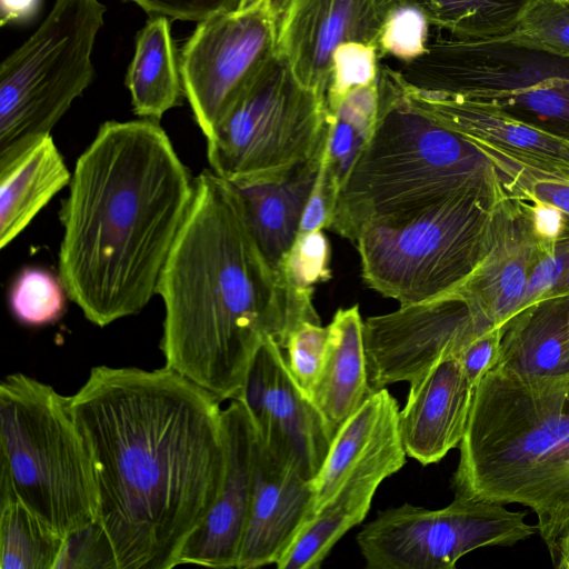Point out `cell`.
Masks as SVG:
<instances>
[{
  "mask_svg": "<svg viewBox=\"0 0 569 569\" xmlns=\"http://www.w3.org/2000/svg\"><path fill=\"white\" fill-rule=\"evenodd\" d=\"M311 498L310 481L257 440L251 502L237 569L276 565L306 521Z\"/></svg>",
  "mask_w": 569,
  "mask_h": 569,
  "instance_id": "19",
  "label": "cell"
},
{
  "mask_svg": "<svg viewBox=\"0 0 569 569\" xmlns=\"http://www.w3.org/2000/svg\"><path fill=\"white\" fill-rule=\"evenodd\" d=\"M378 81L353 89L327 106L329 131L318 178L335 202L350 168L373 132L378 116Z\"/></svg>",
  "mask_w": 569,
  "mask_h": 569,
  "instance_id": "27",
  "label": "cell"
},
{
  "mask_svg": "<svg viewBox=\"0 0 569 569\" xmlns=\"http://www.w3.org/2000/svg\"><path fill=\"white\" fill-rule=\"evenodd\" d=\"M503 326L496 365L526 375L569 373V296L537 301Z\"/></svg>",
  "mask_w": 569,
  "mask_h": 569,
  "instance_id": "24",
  "label": "cell"
},
{
  "mask_svg": "<svg viewBox=\"0 0 569 569\" xmlns=\"http://www.w3.org/2000/svg\"><path fill=\"white\" fill-rule=\"evenodd\" d=\"M326 97L276 52L207 138L210 170L231 184L280 178L327 141Z\"/></svg>",
  "mask_w": 569,
  "mask_h": 569,
  "instance_id": "8",
  "label": "cell"
},
{
  "mask_svg": "<svg viewBox=\"0 0 569 569\" xmlns=\"http://www.w3.org/2000/svg\"><path fill=\"white\" fill-rule=\"evenodd\" d=\"M380 52L377 47L361 42H347L333 51L327 106L339 101L353 89L372 84L379 79Z\"/></svg>",
  "mask_w": 569,
  "mask_h": 569,
  "instance_id": "34",
  "label": "cell"
},
{
  "mask_svg": "<svg viewBox=\"0 0 569 569\" xmlns=\"http://www.w3.org/2000/svg\"><path fill=\"white\" fill-rule=\"evenodd\" d=\"M373 132L343 183L328 230L355 243L371 227L393 224L461 194L497 202L496 168L470 140L410 101L399 70L380 66Z\"/></svg>",
  "mask_w": 569,
  "mask_h": 569,
  "instance_id": "5",
  "label": "cell"
},
{
  "mask_svg": "<svg viewBox=\"0 0 569 569\" xmlns=\"http://www.w3.org/2000/svg\"><path fill=\"white\" fill-rule=\"evenodd\" d=\"M148 13L186 21H202L214 14L238 9L240 0H124Z\"/></svg>",
  "mask_w": 569,
  "mask_h": 569,
  "instance_id": "40",
  "label": "cell"
},
{
  "mask_svg": "<svg viewBox=\"0 0 569 569\" xmlns=\"http://www.w3.org/2000/svg\"><path fill=\"white\" fill-rule=\"evenodd\" d=\"M549 553L555 567L569 569V522L562 528Z\"/></svg>",
  "mask_w": 569,
  "mask_h": 569,
  "instance_id": "44",
  "label": "cell"
},
{
  "mask_svg": "<svg viewBox=\"0 0 569 569\" xmlns=\"http://www.w3.org/2000/svg\"><path fill=\"white\" fill-rule=\"evenodd\" d=\"M69 171L51 133L0 151V247L9 246L64 187Z\"/></svg>",
  "mask_w": 569,
  "mask_h": 569,
  "instance_id": "21",
  "label": "cell"
},
{
  "mask_svg": "<svg viewBox=\"0 0 569 569\" xmlns=\"http://www.w3.org/2000/svg\"><path fill=\"white\" fill-rule=\"evenodd\" d=\"M64 541L18 499L0 496L1 569H57Z\"/></svg>",
  "mask_w": 569,
  "mask_h": 569,
  "instance_id": "28",
  "label": "cell"
},
{
  "mask_svg": "<svg viewBox=\"0 0 569 569\" xmlns=\"http://www.w3.org/2000/svg\"><path fill=\"white\" fill-rule=\"evenodd\" d=\"M66 568L117 569L110 545L96 522L66 538L57 569Z\"/></svg>",
  "mask_w": 569,
  "mask_h": 569,
  "instance_id": "39",
  "label": "cell"
},
{
  "mask_svg": "<svg viewBox=\"0 0 569 569\" xmlns=\"http://www.w3.org/2000/svg\"><path fill=\"white\" fill-rule=\"evenodd\" d=\"M538 532L526 513L455 496L445 508L403 503L380 511L357 535L369 569H452L483 547H508Z\"/></svg>",
  "mask_w": 569,
  "mask_h": 569,
  "instance_id": "10",
  "label": "cell"
},
{
  "mask_svg": "<svg viewBox=\"0 0 569 569\" xmlns=\"http://www.w3.org/2000/svg\"><path fill=\"white\" fill-rule=\"evenodd\" d=\"M542 253L525 202L506 194L493 206L481 260L453 291L488 325H505L516 315L530 274Z\"/></svg>",
  "mask_w": 569,
  "mask_h": 569,
  "instance_id": "15",
  "label": "cell"
},
{
  "mask_svg": "<svg viewBox=\"0 0 569 569\" xmlns=\"http://www.w3.org/2000/svg\"><path fill=\"white\" fill-rule=\"evenodd\" d=\"M490 328L457 291L367 318L363 343L371 391L410 383L438 362L459 358Z\"/></svg>",
  "mask_w": 569,
  "mask_h": 569,
  "instance_id": "12",
  "label": "cell"
},
{
  "mask_svg": "<svg viewBox=\"0 0 569 569\" xmlns=\"http://www.w3.org/2000/svg\"><path fill=\"white\" fill-rule=\"evenodd\" d=\"M408 0H292L278 28L277 53L306 88L327 96L336 48H378L382 28Z\"/></svg>",
  "mask_w": 569,
  "mask_h": 569,
  "instance_id": "14",
  "label": "cell"
},
{
  "mask_svg": "<svg viewBox=\"0 0 569 569\" xmlns=\"http://www.w3.org/2000/svg\"><path fill=\"white\" fill-rule=\"evenodd\" d=\"M220 402L166 366H97L69 397L91 457L96 523L117 569L178 566L223 485Z\"/></svg>",
  "mask_w": 569,
  "mask_h": 569,
  "instance_id": "1",
  "label": "cell"
},
{
  "mask_svg": "<svg viewBox=\"0 0 569 569\" xmlns=\"http://www.w3.org/2000/svg\"><path fill=\"white\" fill-rule=\"evenodd\" d=\"M0 496L67 538L97 520L91 457L69 397L24 373L0 385Z\"/></svg>",
  "mask_w": 569,
  "mask_h": 569,
  "instance_id": "6",
  "label": "cell"
},
{
  "mask_svg": "<svg viewBox=\"0 0 569 569\" xmlns=\"http://www.w3.org/2000/svg\"><path fill=\"white\" fill-rule=\"evenodd\" d=\"M292 0H268L270 10L277 20L278 28Z\"/></svg>",
  "mask_w": 569,
  "mask_h": 569,
  "instance_id": "45",
  "label": "cell"
},
{
  "mask_svg": "<svg viewBox=\"0 0 569 569\" xmlns=\"http://www.w3.org/2000/svg\"><path fill=\"white\" fill-rule=\"evenodd\" d=\"M503 330V325L488 329L477 337L458 358L473 387L496 366Z\"/></svg>",
  "mask_w": 569,
  "mask_h": 569,
  "instance_id": "41",
  "label": "cell"
},
{
  "mask_svg": "<svg viewBox=\"0 0 569 569\" xmlns=\"http://www.w3.org/2000/svg\"><path fill=\"white\" fill-rule=\"evenodd\" d=\"M562 296H569V224L561 238L542 242L541 257L530 274L519 311L537 301Z\"/></svg>",
  "mask_w": 569,
  "mask_h": 569,
  "instance_id": "38",
  "label": "cell"
},
{
  "mask_svg": "<svg viewBox=\"0 0 569 569\" xmlns=\"http://www.w3.org/2000/svg\"><path fill=\"white\" fill-rule=\"evenodd\" d=\"M328 342V326L313 321L300 322L288 337L284 348L288 368L309 397L325 365Z\"/></svg>",
  "mask_w": 569,
  "mask_h": 569,
  "instance_id": "36",
  "label": "cell"
},
{
  "mask_svg": "<svg viewBox=\"0 0 569 569\" xmlns=\"http://www.w3.org/2000/svg\"><path fill=\"white\" fill-rule=\"evenodd\" d=\"M496 202L461 194L355 241L368 287L400 306L459 288L482 258Z\"/></svg>",
  "mask_w": 569,
  "mask_h": 569,
  "instance_id": "7",
  "label": "cell"
},
{
  "mask_svg": "<svg viewBox=\"0 0 569 569\" xmlns=\"http://www.w3.org/2000/svg\"><path fill=\"white\" fill-rule=\"evenodd\" d=\"M429 21L425 13L411 3H403L387 19L379 41L380 56H392L409 62L422 56L428 47Z\"/></svg>",
  "mask_w": 569,
  "mask_h": 569,
  "instance_id": "37",
  "label": "cell"
},
{
  "mask_svg": "<svg viewBox=\"0 0 569 569\" xmlns=\"http://www.w3.org/2000/svg\"><path fill=\"white\" fill-rule=\"evenodd\" d=\"M326 143L308 160L280 178L232 184L249 229L268 262L280 272L293 246L305 209L316 184Z\"/></svg>",
  "mask_w": 569,
  "mask_h": 569,
  "instance_id": "22",
  "label": "cell"
},
{
  "mask_svg": "<svg viewBox=\"0 0 569 569\" xmlns=\"http://www.w3.org/2000/svg\"><path fill=\"white\" fill-rule=\"evenodd\" d=\"M41 0H0V23L26 22L39 11Z\"/></svg>",
  "mask_w": 569,
  "mask_h": 569,
  "instance_id": "43",
  "label": "cell"
},
{
  "mask_svg": "<svg viewBox=\"0 0 569 569\" xmlns=\"http://www.w3.org/2000/svg\"><path fill=\"white\" fill-rule=\"evenodd\" d=\"M330 246L322 230L299 233L280 269L287 288L313 290L330 279Z\"/></svg>",
  "mask_w": 569,
  "mask_h": 569,
  "instance_id": "35",
  "label": "cell"
},
{
  "mask_svg": "<svg viewBox=\"0 0 569 569\" xmlns=\"http://www.w3.org/2000/svg\"><path fill=\"white\" fill-rule=\"evenodd\" d=\"M278 24L268 0L199 22L183 44V94L209 138L277 52Z\"/></svg>",
  "mask_w": 569,
  "mask_h": 569,
  "instance_id": "11",
  "label": "cell"
},
{
  "mask_svg": "<svg viewBox=\"0 0 569 569\" xmlns=\"http://www.w3.org/2000/svg\"><path fill=\"white\" fill-rule=\"evenodd\" d=\"M399 410L397 400L383 388L371 392L341 423L319 472L310 481L312 498L306 521L346 485L372 476L388 478L406 465Z\"/></svg>",
  "mask_w": 569,
  "mask_h": 569,
  "instance_id": "16",
  "label": "cell"
},
{
  "mask_svg": "<svg viewBox=\"0 0 569 569\" xmlns=\"http://www.w3.org/2000/svg\"><path fill=\"white\" fill-rule=\"evenodd\" d=\"M507 43L569 59V0H532Z\"/></svg>",
  "mask_w": 569,
  "mask_h": 569,
  "instance_id": "32",
  "label": "cell"
},
{
  "mask_svg": "<svg viewBox=\"0 0 569 569\" xmlns=\"http://www.w3.org/2000/svg\"><path fill=\"white\" fill-rule=\"evenodd\" d=\"M532 0H408L455 38L489 40L513 30Z\"/></svg>",
  "mask_w": 569,
  "mask_h": 569,
  "instance_id": "29",
  "label": "cell"
},
{
  "mask_svg": "<svg viewBox=\"0 0 569 569\" xmlns=\"http://www.w3.org/2000/svg\"><path fill=\"white\" fill-rule=\"evenodd\" d=\"M409 386L399 410L402 445L422 466L437 463L462 440L475 387L458 358L438 362Z\"/></svg>",
  "mask_w": 569,
  "mask_h": 569,
  "instance_id": "18",
  "label": "cell"
},
{
  "mask_svg": "<svg viewBox=\"0 0 569 569\" xmlns=\"http://www.w3.org/2000/svg\"><path fill=\"white\" fill-rule=\"evenodd\" d=\"M67 297L59 276L42 268L28 267L12 282L9 303L20 323L41 327L54 323L63 316Z\"/></svg>",
  "mask_w": 569,
  "mask_h": 569,
  "instance_id": "33",
  "label": "cell"
},
{
  "mask_svg": "<svg viewBox=\"0 0 569 569\" xmlns=\"http://www.w3.org/2000/svg\"><path fill=\"white\" fill-rule=\"evenodd\" d=\"M283 351L268 337L234 399L248 411L259 445L311 481L326 459L335 431L291 375Z\"/></svg>",
  "mask_w": 569,
  "mask_h": 569,
  "instance_id": "13",
  "label": "cell"
},
{
  "mask_svg": "<svg viewBox=\"0 0 569 569\" xmlns=\"http://www.w3.org/2000/svg\"><path fill=\"white\" fill-rule=\"evenodd\" d=\"M157 295L164 305V366L221 401L238 396L268 337L284 350L292 329L312 321L290 303L284 279L254 240L234 187L210 169L193 179Z\"/></svg>",
  "mask_w": 569,
  "mask_h": 569,
  "instance_id": "3",
  "label": "cell"
},
{
  "mask_svg": "<svg viewBox=\"0 0 569 569\" xmlns=\"http://www.w3.org/2000/svg\"><path fill=\"white\" fill-rule=\"evenodd\" d=\"M126 86L133 112L143 119L158 121L180 102V66L166 17L150 19L137 34Z\"/></svg>",
  "mask_w": 569,
  "mask_h": 569,
  "instance_id": "25",
  "label": "cell"
},
{
  "mask_svg": "<svg viewBox=\"0 0 569 569\" xmlns=\"http://www.w3.org/2000/svg\"><path fill=\"white\" fill-rule=\"evenodd\" d=\"M470 141L492 162L507 194L520 200L533 198L550 203L569 220L568 172L480 141Z\"/></svg>",
  "mask_w": 569,
  "mask_h": 569,
  "instance_id": "31",
  "label": "cell"
},
{
  "mask_svg": "<svg viewBox=\"0 0 569 569\" xmlns=\"http://www.w3.org/2000/svg\"><path fill=\"white\" fill-rule=\"evenodd\" d=\"M192 192L158 121L100 126L76 161L59 214L58 276L90 322L137 315L157 295Z\"/></svg>",
  "mask_w": 569,
  "mask_h": 569,
  "instance_id": "2",
  "label": "cell"
},
{
  "mask_svg": "<svg viewBox=\"0 0 569 569\" xmlns=\"http://www.w3.org/2000/svg\"><path fill=\"white\" fill-rule=\"evenodd\" d=\"M522 201L528 209L533 232L540 241L548 243L562 237L569 220L560 209L533 198Z\"/></svg>",
  "mask_w": 569,
  "mask_h": 569,
  "instance_id": "42",
  "label": "cell"
},
{
  "mask_svg": "<svg viewBox=\"0 0 569 569\" xmlns=\"http://www.w3.org/2000/svg\"><path fill=\"white\" fill-rule=\"evenodd\" d=\"M405 84L413 106L446 128L469 140L569 173V141L526 124L491 104L426 93Z\"/></svg>",
  "mask_w": 569,
  "mask_h": 569,
  "instance_id": "20",
  "label": "cell"
},
{
  "mask_svg": "<svg viewBox=\"0 0 569 569\" xmlns=\"http://www.w3.org/2000/svg\"><path fill=\"white\" fill-rule=\"evenodd\" d=\"M383 479L346 485L316 516L305 521L276 563L279 569H318L333 546L367 516Z\"/></svg>",
  "mask_w": 569,
  "mask_h": 569,
  "instance_id": "26",
  "label": "cell"
},
{
  "mask_svg": "<svg viewBox=\"0 0 569 569\" xmlns=\"http://www.w3.org/2000/svg\"><path fill=\"white\" fill-rule=\"evenodd\" d=\"M107 8L56 0L36 32L0 67V151L51 133L93 78L91 54Z\"/></svg>",
  "mask_w": 569,
  "mask_h": 569,
  "instance_id": "9",
  "label": "cell"
},
{
  "mask_svg": "<svg viewBox=\"0 0 569 569\" xmlns=\"http://www.w3.org/2000/svg\"><path fill=\"white\" fill-rule=\"evenodd\" d=\"M467 100L491 104L526 124L569 141V70L523 88L480 93Z\"/></svg>",
  "mask_w": 569,
  "mask_h": 569,
  "instance_id": "30",
  "label": "cell"
},
{
  "mask_svg": "<svg viewBox=\"0 0 569 569\" xmlns=\"http://www.w3.org/2000/svg\"><path fill=\"white\" fill-rule=\"evenodd\" d=\"M458 448L455 496L528 507L550 552L569 522V373L496 365L475 387Z\"/></svg>",
  "mask_w": 569,
  "mask_h": 569,
  "instance_id": "4",
  "label": "cell"
},
{
  "mask_svg": "<svg viewBox=\"0 0 569 569\" xmlns=\"http://www.w3.org/2000/svg\"><path fill=\"white\" fill-rule=\"evenodd\" d=\"M328 328L325 365L310 398L336 433L372 391L358 305L338 309Z\"/></svg>",
  "mask_w": 569,
  "mask_h": 569,
  "instance_id": "23",
  "label": "cell"
},
{
  "mask_svg": "<svg viewBox=\"0 0 569 569\" xmlns=\"http://www.w3.org/2000/svg\"><path fill=\"white\" fill-rule=\"evenodd\" d=\"M227 468L217 501L203 522L186 540L179 565L237 568L249 516L257 436L241 401L222 409Z\"/></svg>",
  "mask_w": 569,
  "mask_h": 569,
  "instance_id": "17",
  "label": "cell"
}]
</instances>
